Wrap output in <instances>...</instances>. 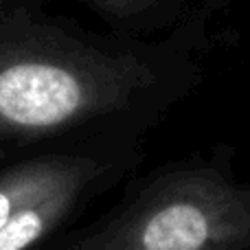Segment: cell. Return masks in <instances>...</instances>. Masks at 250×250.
Returning a JSON list of instances; mask_svg holds the SVG:
<instances>
[{"instance_id":"obj_1","label":"cell","mask_w":250,"mask_h":250,"mask_svg":"<svg viewBox=\"0 0 250 250\" xmlns=\"http://www.w3.org/2000/svg\"><path fill=\"white\" fill-rule=\"evenodd\" d=\"M86 99V75L66 57H0V127H57L70 121Z\"/></svg>"},{"instance_id":"obj_2","label":"cell","mask_w":250,"mask_h":250,"mask_svg":"<svg viewBox=\"0 0 250 250\" xmlns=\"http://www.w3.org/2000/svg\"><path fill=\"white\" fill-rule=\"evenodd\" d=\"M208 237L207 215L193 204L160 208L143 230L145 250H200Z\"/></svg>"}]
</instances>
